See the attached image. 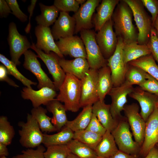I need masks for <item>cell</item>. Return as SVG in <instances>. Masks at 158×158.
Instances as JSON below:
<instances>
[{
  "mask_svg": "<svg viewBox=\"0 0 158 158\" xmlns=\"http://www.w3.org/2000/svg\"><path fill=\"white\" fill-rule=\"evenodd\" d=\"M132 11L124 0H121L116 7L111 20L115 32L124 44L137 42L138 33L132 22Z\"/></svg>",
  "mask_w": 158,
  "mask_h": 158,
  "instance_id": "cell-1",
  "label": "cell"
},
{
  "mask_svg": "<svg viewBox=\"0 0 158 158\" xmlns=\"http://www.w3.org/2000/svg\"><path fill=\"white\" fill-rule=\"evenodd\" d=\"M66 74L56 99L64 103L66 111L76 112L80 108L81 80L72 75Z\"/></svg>",
  "mask_w": 158,
  "mask_h": 158,
  "instance_id": "cell-2",
  "label": "cell"
},
{
  "mask_svg": "<svg viewBox=\"0 0 158 158\" xmlns=\"http://www.w3.org/2000/svg\"><path fill=\"white\" fill-rule=\"evenodd\" d=\"M131 8L134 20L138 29V43L140 44H147L153 27L151 17L145 8L141 0H124Z\"/></svg>",
  "mask_w": 158,
  "mask_h": 158,
  "instance_id": "cell-3",
  "label": "cell"
},
{
  "mask_svg": "<svg viewBox=\"0 0 158 158\" xmlns=\"http://www.w3.org/2000/svg\"><path fill=\"white\" fill-rule=\"evenodd\" d=\"M130 128L126 117L123 116L111 133L119 150L128 154L139 155L141 146L133 140Z\"/></svg>",
  "mask_w": 158,
  "mask_h": 158,
  "instance_id": "cell-4",
  "label": "cell"
},
{
  "mask_svg": "<svg viewBox=\"0 0 158 158\" xmlns=\"http://www.w3.org/2000/svg\"><path fill=\"white\" fill-rule=\"evenodd\" d=\"M80 33L85 48L90 68L98 70L107 65V60L103 56L96 42L95 31L91 29L84 30Z\"/></svg>",
  "mask_w": 158,
  "mask_h": 158,
  "instance_id": "cell-5",
  "label": "cell"
},
{
  "mask_svg": "<svg viewBox=\"0 0 158 158\" xmlns=\"http://www.w3.org/2000/svg\"><path fill=\"white\" fill-rule=\"evenodd\" d=\"M18 131L21 145L27 148L37 147L42 143L44 134L40 130L38 123L31 114H28L26 122L20 121Z\"/></svg>",
  "mask_w": 158,
  "mask_h": 158,
  "instance_id": "cell-6",
  "label": "cell"
},
{
  "mask_svg": "<svg viewBox=\"0 0 158 158\" xmlns=\"http://www.w3.org/2000/svg\"><path fill=\"white\" fill-rule=\"evenodd\" d=\"M113 28L111 18L96 34L97 43L103 56L107 60L114 54L118 43V39Z\"/></svg>",
  "mask_w": 158,
  "mask_h": 158,
  "instance_id": "cell-7",
  "label": "cell"
},
{
  "mask_svg": "<svg viewBox=\"0 0 158 158\" xmlns=\"http://www.w3.org/2000/svg\"><path fill=\"white\" fill-rule=\"evenodd\" d=\"M7 40L11 61L16 66L19 65L20 62L19 59L21 56L31 48V45L26 36L19 33L13 22H11L9 25Z\"/></svg>",
  "mask_w": 158,
  "mask_h": 158,
  "instance_id": "cell-8",
  "label": "cell"
},
{
  "mask_svg": "<svg viewBox=\"0 0 158 158\" xmlns=\"http://www.w3.org/2000/svg\"><path fill=\"white\" fill-rule=\"evenodd\" d=\"M118 39L116 50L107 60V66L111 71L114 87L120 86L124 82L128 67V64L124 63L123 59V50L124 44L122 39Z\"/></svg>",
  "mask_w": 158,
  "mask_h": 158,
  "instance_id": "cell-9",
  "label": "cell"
},
{
  "mask_svg": "<svg viewBox=\"0 0 158 158\" xmlns=\"http://www.w3.org/2000/svg\"><path fill=\"white\" fill-rule=\"evenodd\" d=\"M98 70L90 68L81 80L80 107L93 105L99 100L97 93Z\"/></svg>",
  "mask_w": 158,
  "mask_h": 158,
  "instance_id": "cell-10",
  "label": "cell"
},
{
  "mask_svg": "<svg viewBox=\"0 0 158 158\" xmlns=\"http://www.w3.org/2000/svg\"><path fill=\"white\" fill-rule=\"evenodd\" d=\"M31 48L35 51L47 67L49 73L51 75L56 90L59 89L63 83L66 77V73L60 66L59 57L55 53L51 52L49 54L45 53L37 48L32 43Z\"/></svg>",
  "mask_w": 158,
  "mask_h": 158,
  "instance_id": "cell-11",
  "label": "cell"
},
{
  "mask_svg": "<svg viewBox=\"0 0 158 158\" xmlns=\"http://www.w3.org/2000/svg\"><path fill=\"white\" fill-rule=\"evenodd\" d=\"M133 85L125 81L120 86L113 87L108 95L111 99L110 111L115 119L118 121L123 117L121 112L123 111L127 102V97L133 90Z\"/></svg>",
  "mask_w": 158,
  "mask_h": 158,
  "instance_id": "cell-12",
  "label": "cell"
},
{
  "mask_svg": "<svg viewBox=\"0 0 158 158\" xmlns=\"http://www.w3.org/2000/svg\"><path fill=\"white\" fill-rule=\"evenodd\" d=\"M158 104L145 123L144 141L139 154L142 158L158 143Z\"/></svg>",
  "mask_w": 158,
  "mask_h": 158,
  "instance_id": "cell-13",
  "label": "cell"
},
{
  "mask_svg": "<svg viewBox=\"0 0 158 158\" xmlns=\"http://www.w3.org/2000/svg\"><path fill=\"white\" fill-rule=\"evenodd\" d=\"M139 107L137 103L126 104L124 111L132 131L135 141L141 147L144 140L146 122L139 113Z\"/></svg>",
  "mask_w": 158,
  "mask_h": 158,
  "instance_id": "cell-14",
  "label": "cell"
},
{
  "mask_svg": "<svg viewBox=\"0 0 158 158\" xmlns=\"http://www.w3.org/2000/svg\"><path fill=\"white\" fill-rule=\"evenodd\" d=\"M101 0H87L73 16L75 21V34L94 27L92 18L95 9Z\"/></svg>",
  "mask_w": 158,
  "mask_h": 158,
  "instance_id": "cell-15",
  "label": "cell"
},
{
  "mask_svg": "<svg viewBox=\"0 0 158 158\" xmlns=\"http://www.w3.org/2000/svg\"><path fill=\"white\" fill-rule=\"evenodd\" d=\"M24 67L32 73L37 79L38 84L37 87L40 89L44 87L52 88L56 91L53 82L49 78L43 71L37 58V55L30 50H28L24 54Z\"/></svg>",
  "mask_w": 158,
  "mask_h": 158,
  "instance_id": "cell-16",
  "label": "cell"
},
{
  "mask_svg": "<svg viewBox=\"0 0 158 158\" xmlns=\"http://www.w3.org/2000/svg\"><path fill=\"white\" fill-rule=\"evenodd\" d=\"M55 43L63 56L69 55L75 58L83 57L87 59V55L83 42L78 36L61 38Z\"/></svg>",
  "mask_w": 158,
  "mask_h": 158,
  "instance_id": "cell-17",
  "label": "cell"
},
{
  "mask_svg": "<svg viewBox=\"0 0 158 158\" xmlns=\"http://www.w3.org/2000/svg\"><path fill=\"white\" fill-rule=\"evenodd\" d=\"M129 96L139 103L141 108L140 114L146 122L158 103V96L144 91L139 87L134 88Z\"/></svg>",
  "mask_w": 158,
  "mask_h": 158,
  "instance_id": "cell-18",
  "label": "cell"
},
{
  "mask_svg": "<svg viewBox=\"0 0 158 158\" xmlns=\"http://www.w3.org/2000/svg\"><path fill=\"white\" fill-rule=\"evenodd\" d=\"M35 34L37 38V42L35 46L38 49L43 51L47 54L51 51L54 52L60 58H63L51 33L49 27L38 25L35 28Z\"/></svg>",
  "mask_w": 158,
  "mask_h": 158,
  "instance_id": "cell-19",
  "label": "cell"
},
{
  "mask_svg": "<svg viewBox=\"0 0 158 158\" xmlns=\"http://www.w3.org/2000/svg\"><path fill=\"white\" fill-rule=\"evenodd\" d=\"M75 21L73 16L68 13L60 12L59 16L51 29L54 40H58L75 34Z\"/></svg>",
  "mask_w": 158,
  "mask_h": 158,
  "instance_id": "cell-20",
  "label": "cell"
},
{
  "mask_svg": "<svg viewBox=\"0 0 158 158\" xmlns=\"http://www.w3.org/2000/svg\"><path fill=\"white\" fill-rule=\"evenodd\" d=\"M56 96V91L48 87H43L38 90L25 87L21 91L22 97L24 99L30 100L34 108L42 104L46 105Z\"/></svg>",
  "mask_w": 158,
  "mask_h": 158,
  "instance_id": "cell-21",
  "label": "cell"
},
{
  "mask_svg": "<svg viewBox=\"0 0 158 158\" xmlns=\"http://www.w3.org/2000/svg\"><path fill=\"white\" fill-rule=\"evenodd\" d=\"M120 0H102L96 8L92 20L95 30L98 31L111 17Z\"/></svg>",
  "mask_w": 158,
  "mask_h": 158,
  "instance_id": "cell-22",
  "label": "cell"
},
{
  "mask_svg": "<svg viewBox=\"0 0 158 158\" xmlns=\"http://www.w3.org/2000/svg\"><path fill=\"white\" fill-rule=\"evenodd\" d=\"M60 66L66 74L72 75L81 80L90 69L87 59L79 57L68 60L59 58Z\"/></svg>",
  "mask_w": 158,
  "mask_h": 158,
  "instance_id": "cell-23",
  "label": "cell"
},
{
  "mask_svg": "<svg viewBox=\"0 0 158 158\" xmlns=\"http://www.w3.org/2000/svg\"><path fill=\"white\" fill-rule=\"evenodd\" d=\"M92 112L107 130L111 132L116 126L118 121L112 116L110 104L98 100L92 105Z\"/></svg>",
  "mask_w": 158,
  "mask_h": 158,
  "instance_id": "cell-24",
  "label": "cell"
},
{
  "mask_svg": "<svg viewBox=\"0 0 158 158\" xmlns=\"http://www.w3.org/2000/svg\"><path fill=\"white\" fill-rule=\"evenodd\" d=\"M46 106L47 109L53 115L51 122L58 132L66 126L68 121L64 105L61 102L54 99L49 102Z\"/></svg>",
  "mask_w": 158,
  "mask_h": 158,
  "instance_id": "cell-25",
  "label": "cell"
},
{
  "mask_svg": "<svg viewBox=\"0 0 158 158\" xmlns=\"http://www.w3.org/2000/svg\"><path fill=\"white\" fill-rule=\"evenodd\" d=\"M119 150L111 132L107 130L95 151L98 157L109 158Z\"/></svg>",
  "mask_w": 158,
  "mask_h": 158,
  "instance_id": "cell-26",
  "label": "cell"
},
{
  "mask_svg": "<svg viewBox=\"0 0 158 158\" xmlns=\"http://www.w3.org/2000/svg\"><path fill=\"white\" fill-rule=\"evenodd\" d=\"M114 87L111 70L107 66L98 70L97 93L99 100L104 101L106 96Z\"/></svg>",
  "mask_w": 158,
  "mask_h": 158,
  "instance_id": "cell-27",
  "label": "cell"
},
{
  "mask_svg": "<svg viewBox=\"0 0 158 158\" xmlns=\"http://www.w3.org/2000/svg\"><path fill=\"white\" fill-rule=\"evenodd\" d=\"M151 54V51L147 44H140L137 42L124 44L123 48V60L126 64L132 61Z\"/></svg>",
  "mask_w": 158,
  "mask_h": 158,
  "instance_id": "cell-28",
  "label": "cell"
},
{
  "mask_svg": "<svg viewBox=\"0 0 158 158\" xmlns=\"http://www.w3.org/2000/svg\"><path fill=\"white\" fill-rule=\"evenodd\" d=\"M74 132L65 126L57 133L53 135L44 133L42 143L45 147L51 145H67L73 139Z\"/></svg>",
  "mask_w": 158,
  "mask_h": 158,
  "instance_id": "cell-29",
  "label": "cell"
},
{
  "mask_svg": "<svg viewBox=\"0 0 158 158\" xmlns=\"http://www.w3.org/2000/svg\"><path fill=\"white\" fill-rule=\"evenodd\" d=\"M92 105H89L83 108L82 111L73 120L68 121L66 126L74 132L86 129L92 115Z\"/></svg>",
  "mask_w": 158,
  "mask_h": 158,
  "instance_id": "cell-30",
  "label": "cell"
},
{
  "mask_svg": "<svg viewBox=\"0 0 158 158\" xmlns=\"http://www.w3.org/2000/svg\"><path fill=\"white\" fill-rule=\"evenodd\" d=\"M31 114L37 122L42 132L50 133L57 131L51 122V118L46 114L47 110L41 106L33 107L31 110Z\"/></svg>",
  "mask_w": 158,
  "mask_h": 158,
  "instance_id": "cell-31",
  "label": "cell"
},
{
  "mask_svg": "<svg viewBox=\"0 0 158 158\" xmlns=\"http://www.w3.org/2000/svg\"><path fill=\"white\" fill-rule=\"evenodd\" d=\"M39 5L41 13L35 18L37 23L38 25L49 27L55 22L59 11L54 5L48 6L40 3Z\"/></svg>",
  "mask_w": 158,
  "mask_h": 158,
  "instance_id": "cell-32",
  "label": "cell"
},
{
  "mask_svg": "<svg viewBox=\"0 0 158 158\" xmlns=\"http://www.w3.org/2000/svg\"><path fill=\"white\" fill-rule=\"evenodd\" d=\"M128 63L141 68L158 81V65L151 54L142 56Z\"/></svg>",
  "mask_w": 158,
  "mask_h": 158,
  "instance_id": "cell-33",
  "label": "cell"
},
{
  "mask_svg": "<svg viewBox=\"0 0 158 158\" xmlns=\"http://www.w3.org/2000/svg\"><path fill=\"white\" fill-rule=\"evenodd\" d=\"M102 136L86 129L74 132L73 139L77 140L95 150Z\"/></svg>",
  "mask_w": 158,
  "mask_h": 158,
  "instance_id": "cell-34",
  "label": "cell"
},
{
  "mask_svg": "<svg viewBox=\"0 0 158 158\" xmlns=\"http://www.w3.org/2000/svg\"><path fill=\"white\" fill-rule=\"evenodd\" d=\"M67 145L71 153L80 158L98 157L94 150L77 140L72 139Z\"/></svg>",
  "mask_w": 158,
  "mask_h": 158,
  "instance_id": "cell-35",
  "label": "cell"
},
{
  "mask_svg": "<svg viewBox=\"0 0 158 158\" xmlns=\"http://www.w3.org/2000/svg\"><path fill=\"white\" fill-rule=\"evenodd\" d=\"M0 61L6 68L8 74L13 76L27 87L32 88L31 85L37 84V83L32 81L23 75L17 69L14 63L1 54H0Z\"/></svg>",
  "mask_w": 158,
  "mask_h": 158,
  "instance_id": "cell-36",
  "label": "cell"
},
{
  "mask_svg": "<svg viewBox=\"0 0 158 158\" xmlns=\"http://www.w3.org/2000/svg\"><path fill=\"white\" fill-rule=\"evenodd\" d=\"M128 64L125 81L132 85L143 83L147 79L148 74L138 67Z\"/></svg>",
  "mask_w": 158,
  "mask_h": 158,
  "instance_id": "cell-37",
  "label": "cell"
},
{
  "mask_svg": "<svg viewBox=\"0 0 158 158\" xmlns=\"http://www.w3.org/2000/svg\"><path fill=\"white\" fill-rule=\"evenodd\" d=\"M15 134L13 126L8 121L6 116L0 117V142L6 145H10Z\"/></svg>",
  "mask_w": 158,
  "mask_h": 158,
  "instance_id": "cell-38",
  "label": "cell"
},
{
  "mask_svg": "<svg viewBox=\"0 0 158 158\" xmlns=\"http://www.w3.org/2000/svg\"><path fill=\"white\" fill-rule=\"evenodd\" d=\"M44 152V158H66L71 152L67 145L49 146Z\"/></svg>",
  "mask_w": 158,
  "mask_h": 158,
  "instance_id": "cell-39",
  "label": "cell"
},
{
  "mask_svg": "<svg viewBox=\"0 0 158 158\" xmlns=\"http://www.w3.org/2000/svg\"><path fill=\"white\" fill-rule=\"evenodd\" d=\"M54 5L60 12L76 13L79 8V4L76 0H55Z\"/></svg>",
  "mask_w": 158,
  "mask_h": 158,
  "instance_id": "cell-40",
  "label": "cell"
},
{
  "mask_svg": "<svg viewBox=\"0 0 158 158\" xmlns=\"http://www.w3.org/2000/svg\"><path fill=\"white\" fill-rule=\"evenodd\" d=\"M45 151L44 147L40 145L36 150L28 149L22 151V154L14 156L12 158H44V153Z\"/></svg>",
  "mask_w": 158,
  "mask_h": 158,
  "instance_id": "cell-41",
  "label": "cell"
},
{
  "mask_svg": "<svg viewBox=\"0 0 158 158\" xmlns=\"http://www.w3.org/2000/svg\"><path fill=\"white\" fill-rule=\"evenodd\" d=\"M139 86L142 90L158 96V81L148 74L147 79Z\"/></svg>",
  "mask_w": 158,
  "mask_h": 158,
  "instance_id": "cell-42",
  "label": "cell"
},
{
  "mask_svg": "<svg viewBox=\"0 0 158 158\" xmlns=\"http://www.w3.org/2000/svg\"><path fill=\"white\" fill-rule=\"evenodd\" d=\"M147 45L158 64V39L156 30L154 27L152 29L150 37Z\"/></svg>",
  "mask_w": 158,
  "mask_h": 158,
  "instance_id": "cell-43",
  "label": "cell"
},
{
  "mask_svg": "<svg viewBox=\"0 0 158 158\" xmlns=\"http://www.w3.org/2000/svg\"><path fill=\"white\" fill-rule=\"evenodd\" d=\"M86 130L103 136L107 131L96 116L92 114L90 121Z\"/></svg>",
  "mask_w": 158,
  "mask_h": 158,
  "instance_id": "cell-44",
  "label": "cell"
},
{
  "mask_svg": "<svg viewBox=\"0 0 158 158\" xmlns=\"http://www.w3.org/2000/svg\"><path fill=\"white\" fill-rule=\"evenodd\" d=\"M9 6L12 13L22 22H25L28 20V16L20 10L16 0H6Z\"/></svg>",
  "mask_w": 158,
  "mask_h": 158,
  "instance_id": "cell-45",
  "label": "cell"
},
{
  "mask_svg": "<svg viewBox=\"0 0 158 158\" xmlns=\"http://www.w3.org/2000/svg\"><path fill=\"white\" fill-rule=\"evenodd\" d=\"M151 15L152 25L158 15V0H141Z\"/></svg>",
  "mask_w": 158,
  "mask_h": 158,
  "instance_id": "cell-46",
  "label": "cell"
},
{
  "mask_svg": "<svg viewBox=\"0 0 158 158\" xmlns=\"http://www.w3.org/2000/svg\"><path fill=\"white\" fill-rule=\"evenodd\" d=\"M8 75L7 70L6 67L4 65H0V80L1 81H5L9 85L15 87H18L17 85L8 76Z\"/></svg>",
  "mask_w": 158,
  "mask_h": 158,
  "instance_id": "cell-47",
  "label": "cell"
},
{
  "mask_svg": "<svg viewBox=\"0 0 158 158\" xmlns=\"http://www.w3.org/2000/svg\"><path fill=\"white\" fill-rule=\"evenodd\" d=\"M11 9L6 0H0V17L6 18L10 13H12Z\"/></svg>",
  "mask_w": 158,
  "mask_h": 158,
  "instance_id": "cell-48",
  "label": "cell"
},
{
  "mask_svg": "<svg viewBox=\"0 0 158 158\" xmlns=\"http://www.w3.org/2000/svg\"><path fill=\"white\" fill-rule=\"evenodd\" d=\"M37 1V0H32L31 1V4L29 5L28 8V11L29 13V17L28 23L25 29V32L27 33H29L30 31L31 25L30 23V20L31 17L32 15L34 10V9L36 2Z\"/></svg>",
  "mask_w": 158,
  "mask_h": 158,
  "instance_id": "cell-49",
  "label": "cell"
},
{
  "mask_svg": "<svg viewBox=\"0 0 158 158\" xmlns=\"http://www.w3.org/2000/svg\"><path fill=\"white\" fill-rule=\"evenodd\" d=\"M109 158H139V155L128 154L119 150L115 154Z\"/></svg>",
  "mask_w": 158,
  "mask_h": 158,
  "instance_id": "cell-50",
  "label": "cell"
},
{
  "mask_svg": "<svg viewBox=\"0 0 158 158\" xmlns=\"http://www.w3.org/2000/svg\"><path fill=\"white\" fill-rule=\"evenodd\" d=\"M143 158H158V147L156 145L150 151L147 155Z\"/></svg>",
  "mask_w": 158,
  "mask_h": 158,
  "instance_id": "cell-51",
  "label": "cell"
},
{
  "mask_svg": "<svg viewBox=\"0 0 158 158\" xmlns=\"http://www.w3.org/2000/svg\"><path fill=\"white\" fill-rule=\"evenodd\" d=\"M9 155L7 145L0 142V156H8Z\"/></svg>",
  "mask_w": 158,
  "mask_h": 158,
  "instance_id": "cell-52",
  "label": "cell"
},
{
  "mask_svg": "<svg viewBox=\"0 0 158 158\" xmlns=\"http://www.w3.org/2000/svg\"><path fill=\"white\" fill-rule=\"evenodd\" d=\"M153 26L156 30L157 35L158 39V15L155 19L153 25Z\"/></svg>",
  "mask_w": 158,
  "mask_h": 158,
  "instance_id": "cell-53",
  "label": "cell"
},
{
  "mask_svg": "<svg viewBox=\"0 0 158 158\" xmlns=\"http://www.w3.org/2000/svg\"><path fill=\"white\" fill-rule=\"evenodd\" d=\"M66 158H80L72 153H70Z\"/></svg>",
  "mask_w": 158,
  "mask_h": 158,
  "instance_id": "cell-54",
  "label": "cell"
},
{
  "mask_svg": "<svg viewBox=\"0 0 158 158\" xmlns=\"http://www.w3.org/2000/svg\"><path fill=\"white\" fill-rule=\"evenodd\" d=\"M76 1L79 4L81 5L85 3L86 1L85 0H76Z\"/></svg>",
  "mask_w": 158,
  "mask_h": 158,
  "instance_id": "cell-55",
  "label": "cell"
},
{
  "mask_svg": "<svg viewBox=\"0 0 158 158\" xmlns=\"http://www.w3.org/2000/svg\"><path fill=\"white\" fill-rule=\"evenodd\" d=\"M0 158H8L6 157L5 156H2L0 157Z\"/></svg>",
  "mask_w": 158,
  "mask_h": 158,
  "instance_id": "cell-56",
  "label": "cell"
},
{
  "mask_svg": "<svg viewBox=\"0 0 158 158\" xmlns=\"http://www.w3.org/2000/svg\"><path fill=\"white\" fill-rule=\"evenodd\" d=\"M156 145L158 147V143H157Z\"/></svg>",
  "mask_w": 158,
  "mask_h": 158,
  "instance_id": "cell-57",
  "label": "cell"
},
{
  "mask_svg": "<svg viewBox=\"0 0 158 158\" xmlns=\"http://www.w3.org/2000/svg\"><path fill=\"white\" fill-rule=\"evenodd\" d=\"M100 158V157H97V158Z\"/></svg>",
  "mask_w": 158,
  "mask_h": 158,
  "instance_id": "cell-58",
  "label": "cell"
},
{
  "mask_svg": "<svg viewBox=\"0 0 158 158\" xmlns=\"http://www.w3.org/2000/svg\"></svg>",
  "mask_w": 158,
  "mask_h": 158,
  "instance_id": "cell-59",
  "label": "cell"
}]
</instances>
